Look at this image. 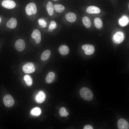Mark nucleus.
<instances>
[{"label": "nucleus", "instance_id": "nucleus-1", "mask_svg": "<svg viewBox=\"0 0 129 129\" xmlns=\"http://www.w3.org/2000/svg\"><path fill=\"white\" fill-rule=\"evenodd\" d=\"M79 93L81 97L85 100L90 101L91 100L93 97L92 92L87 87H83L81 88L80 91Z\"/></svg>", "mask_w": 129, "mask_h": 129}, {"label": "nucleus", "instance_id": "nucleus-2", "mask_svg": "<svg viewBox=\"0 0 129 129\" xmlns=\"http://www.w3.org/2000/svg\"><path fill=\"white\" fill-rule=\"evenodd\" d=\"M25 10L26 13L28 15L35 14L37 12L36 6L34 3H30L27 5Z\"/></svg>", "mask_w": 129, "mask_h": 129}, {"label": "nucleus", "instance_id": "nucleus-3", "mask_svg": "<svg viewBox=\"0 0 129 129\" xmlns=\"http://www.w3.org/2000/svg\"><path fill=\"white\" fill-rule=\"evenodd\" d=\"M124 38L123 33L120 31L118 32L113 35V40L115 43L119 44L122 42Z\"/></svg>", "mask_w": 129, "mask_h": 129}, {"label": "nucleus", "instance_id": "nucleus-4", "mask_svg": "<svg viewBox=\"0 0 129 129\" xmlns=\"http://www.w3.org/2000/svg\"><path fill=\"white\" fill-rule=\"evenodd\" d=\"M3 102L5 106L8 107H12L14 104V100L12 96L10 95H7L4 97Z\"/></svg>", "mask_w": 129, "mask_h": 129}, {"label": "nucleus", "instance_id": "nucleus-5", "mask_svg": "<svg viewBox=\"0 0 129 129\" xmlns=\"http://www.w3.org/2000/svg\"><path fill=\"white\" fill-rule=\"evenodd\" d=\"M22 70L23 72L25 73H31L34 72L35 70V68L33 63H29L23 66Z\"/></svg>", "mask_w": 129, "mask_h": 129}, {"label": "nucleus", "instance_id": "nucleus-6", "mask_svg": "<svg viewBox=\"0 0 129 129\" xmlns=\"http://www.w3.org/2000/svg\"><path fill=\"white\" fill-rule=\"evenodd\" d=\"M82 48L84 51L85 54L87 55H91L94 52L95 49L92 45L89 44H85L83 45Z\"/></svg>", "mask_w": 129, "mask_h": 129}, {"label": "nucleus", "instance_id": "nucleus-7", "mask_svg": "<svg viewBox=\"0 0 129 129\" xmlns=\"http://www.w3.org/2000/svg\"><path fill=\"white\" fill-rule=\"evenodd\" d=\"M117 126L119 129H129V124L128 122L123 118L119 119L118 121Z\"/></svg>", "mask_w": 129, "mask_h": 129}, {"label": "nucleus", "instance_id": "nucleus-8", "mask_svg": "<svg viewBox=\"0 0 129 129\" xmlns=\"http://www.w3.org/2000/svg\"><path fill=\"white\" fill-rule=\"evenodd\" d=\"M2 5L6 8L12 9L15 7L16 4L14 1L12 0H4L2 2Z\"/></svg>", "mask_w": 129, "mask_h": 129}, {"label": "nucleus", "instance_id": "nucleus-9", "mask_svg": "<svg viewBox=\"0 0 129 129\" xmlns=\"http://www.w3.org/2000/svg\"><path fill=\"white\" fill-rule=\"evenodd\" d=\"M15 47L18 51H22L25 48V43L23 40L19 39L17 40L15 44Z\"/></svg>", "mask_w": 129, "mask_h": 129}, {"label": "nucleus", "instance_id": "nucleus-10", "mask_svg": "<svg viewBox=\"0 0 129 129\" xmlns=\"http://www.w3.org/2000/svg\"><path fill=\"white\" fill-rule=\"evenodd\" d=\"M46 96L45 93L42 91H39L36 95L35 100L38 103H41L45 100Z\"/></svg>", "mask_w": 129, "mask_h": 129}, {"label": "nucleus", "instance_id": "nucleus-11", "mask_svg": "<svg viewBox=\"0 0 129 129\" xmlns=\"http://www.w3.org/2000/svg\"><path fill=\"white\" fill-rule=\"evenodd\" d=\"M32 38L34 39L37 43H39L41 40V37L40 31L36 29L33 30L31 34Z\"/></svg>", "mask_w": 129, "mask_h": 129}, {"label": "nucleus", "instance_id": "nucleus-12", "mask_svg": "<svg viewBox=\"0 0 129 129\" xmlns=\"http://www.w3.org/2000/svg\"><path fill=\"white\" fill-rule=\"evenodd\" d=\"M100 9L97 7L91 6L88 7L86 10L87 12L89 14H98L100 12Z\"/></svg>", "mask_w": 129, "mask_h": 129}, {"label": "nucleus", "instance_id": "nucleus-13", "mask_svg": "<svg viewBox=\"0 0 129 129\" xmlns=\"http://www.w3.org/2000/svg\"><path fill=\"white\" fill-rule=\"evenodd\" d=\"M65 17L68 21L71 22H75L76 18V15L72 12H69L67 13L65 15Z\"/></svg>", "mask_w": 129, "mask_h": 129}, {"label": "nucleus", "instance_id": "nucleus-14", "mask_svg": "<svg viewBox=\"0 0 129 129\" xmlns=\"http://www.w3.org/2000/svg\"><path fill=\"white\" fill-rule=\"evenodd\" d=\"M17 24V21L15 18H11L7 22L6 26L8 27L11 29L15 28Z\"/></svg>", "mask_w": 129, "mask_h": 129}, {"label": "nucleus", "instance_id": "nucleus-15", "mask_svg": "<svg viewBox=\"0 0 129 129\" xmlns=\"http://www.w3.org/2000/svg\"><path fill=\"white\" fill-rule=\"evenodd\" d=\"M46 9L49 15L52 16L54 13V7L52 3L50 1H48L46 5Z\"/></svg>", "mask_w": 129, "mask_h": 129}, {"label": "nucleus", "instance_id": "nucleus-16", "mask_svg": "<svg viewBox=\"0 0 129 129\" xmlns=\"http://www.w3.org/2000/svg\"><path fill=\"white\" fill-rule=\"evenodd\" d=\"M59 50L61 54L65 55L69 53V49L67 46L65 45H62L59 47Z\"/></svg>", "mask_w": 129, "mask_h": 129}, {"label": "nucleus", "instance_id": "nucleus-17", "mask_svg": "<svg viewBox=\"0 0 129 129\" xmlns=\"http://www.w3.org/2000/svg\"><path fill=\"white\" fill-rule=\"evenodd\" d=\"M55 75L53 72H49L47 75L46 78V81L48 83H52L55 79Z\"/></svg>", "mask_w": 129, "mask_h": 129}, {"label": "nucleus", "instance_id": "nucleus-18", "mask_svg": "<svg viewBox=\"0 0 129 129\" xmlns=\"http://www.w3.org/2000/svg\"><path fill=\"white\" fill-rule=\"evenodd\" d=\"M51 54V52L48 50L45 51L41 56V59L43 61L46 60L48 59Z\"/></svg>", "mask_w": 129, "mask_h": 129}, {"label": "nucleus", "instance_id": "nucleus-19", "mask_svg": "<svg viewBox=\"0 0 129 129\" xmlns=\"http://www.w3.org/2000/svg\"><path fill=\"white\" fill-rule=\"evenodd\" d=\"M83 23L84 26L87 28H89L91 27V23L89 18L85 16L82 18Z\"/></svg>", "mask_w": 129, "mask_h": 129}, {"label": "nucleus", "instance_id": "nucleus-20", "mask_svg": "<svg viewBox=\"0 0 129 129\" xmlns=\"http://www.w3.org/2000/svg\"><path fill=\"white\" fill-rule=\"evenodd\" d=\"M54 9L58 13H62L64 10L65 8L64 6L61 4H56L53 6Z\"/></svg>", "mask_w": 129, "mask_h": 129}, {"label": "nucleus", "instance_id": "nucleus-21", "mask_svg": "<svg viewBox=\"0 0 129 129\" xmlns=\"http://www.w3.org/2000/svg\"><path fill=\"white\" fill-rule=\"evenodd\" d=\"M41 111L39 108L36 107L32 109L30 112L31 114L33 116H38L41 114Z\"/></svg>", "mask_w": 129, "mask_h": 129}, {"label": "nucleus", "instance_id": "nucleus-22", "mask_svg": "<svg viewBox=\"0 0 129 129\" xmlns=\"http://www.w3.org/2000/svg\"><path fill=\"white\" fill-rule=\"evenodd\" d=\"M94 23L95 27L97 28H100L102 27V22L99 18L96 17L94 19Z\"/></svg>", "mask_w": 129, "mask_h": 129}, {"label": "nucleus", "instance_id": "nucleus-23", "mask_svg": "<svg viewBox=\"0 0 129 129\" xmlns=\"http://www.w3.org/2000/svg\"><path fill=\"white\" fill-rule=\"evenodd\" d=\"M128 18L125 16H124L119 20V23L122 26H124L128 23Z\"/></svg>", "mask_w": 129, "mask_h": 129}, {"label": "nucleus", "instance_id": "nucleus-24", "mask_svg": "<svg viewBox=\"0 0 129 129\" xmlns=\"http://www.w3.org/2000/svg\"><path fill=\"white\" fill-rule=\"evenodd\" d=\"M24 79L27 85L29 86H31L32 84V80L31 77L29 75H26L24 77Z\"/></svg>", "mask_w": 129, "mask_h": 129}, {"label": "nucleus", "instance_id": "nucleus-25", "mask_svg": "<svg viewBox=\"0 0 129 129\" xmlns=\"http://www.w3.org/2000/svg\"><path fill=\"white\" fill-rule=\"evenodd\" d=\"M59 113L60 116L61 117H66L69 114V113L67 112L65 108L63 107L59 108Z\"/></svg>", "mask_w": 129, "mask_h": 129}, {"label": "nucleus", "instance_id": "nucleus-26", "mask_svg": "<svg viewBox=\"0 0 129 129\" xmlns=\"http://www.w3.org/2000/svg\"><path fill=\"white\" fill-rule=\"evenodd\" d=\"M56 23L55 21H51L49 25L48 31V32H52L53 30L56 28Z\"/></svg>", "mask_w": 129, "mask_h": 129}, {"label": "nucleus", "instance_id": "nucleus-27", "mask_svg": "<svg viewBox=\"0 0 129 129\" xmlns=\"http://www.w3.org/2000/svg\"><path fill=\"white\" fill-rule=\"evenodd\" d=\"M38 23L41 27H45L47 25V23L45 20L43 18L39 19L38 20Z\"/></svg>", "mask_w": 129, "mask_h": 129}, {"label": "nucleus", "instance_id": "nucleus-28", "mask_svg": "<svg viewBox=\"0 0 129 129\" xmlns=\"http://www.w3.org/2000/svg\"><path fill=\"white\" fill-rule=\"evenodd\" d=\"M84 129H93L92 127L89 125H87L85 126L83 128Z\"/></svg>", "mask_w": 129, "mask_h": 129}, {"label": "nucleus", "instance_id": "nucleus-29", "mask_svg": "<svg viewBox=\"0 0 129 129\" xmlns=\"http://www.w3.org/2000/svg\"><path fill=\"white\" fill-rule=\"evenodd\" d=\"M1 18L0 17V22H1Z\"/></svg>", "mask_w": 129, "mask_h": 129}, {"label": "nucleus", "instance_id": "nucleus-30", "mask_svg": "<svg viewBox=\"0 0 129 129\" xmlns=\"http://www.w3.org/2000/svg\"></svg>", "mask_w": 129, "mask_h": 129}]
</instances>
